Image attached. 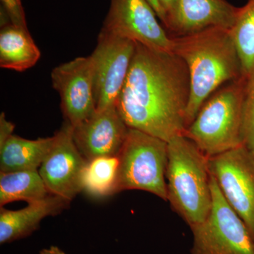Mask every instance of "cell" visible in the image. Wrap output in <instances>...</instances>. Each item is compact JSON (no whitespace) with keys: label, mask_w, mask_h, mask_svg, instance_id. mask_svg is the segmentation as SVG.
Instances as JSON below:
<instances>
[{"label":"cell","mask_w":254,"mask_h":254,"mask_svg":"<svg viewBox=\"0 0 254 254\" xmlns=\"http://www.w3.org/2000/svg\"><path fill=\"white\" fill-rule=\"evenodd\" d=\"M190 89L188 68L180 57L136 43L115 106L128 128L169 142L186 130Z\"/></svg>","instance_id":"6da1fadb"},{"label":"cell","mask_w":254,"mask_h":254,"mask_svg":"<svg viewBox=\"0 0 254 254\" xmlns=\"http://www.w3.org/2000/svg\"><path fill=\"white\" fill-rule=\"evenodd\" d=\"M173 53L188 68L190 97L186 129L205 101L225 83L243 78L242 65L231 30L210 28L173 36Z\"/></svg>","instance_id":"7a4b0ae2"},{"label":"cell","mask_w":254,"mask_h":254,"mask_svg":"<svg viewBox=\"0 0 254 254\" xmlns=\"http://www.w3.org/2000/svg\"><path fill=\"white\" fill-rule=\"evenodd\" d=\"M165 177L173 210L190 228L204 221L213 201L208 158L184 134L168 142Z\"/></svg>","instance_id":"3957f363"},{"label":"cell","mask_w":254,"mask_h":254,"mask_svg":"<svg viewBox=\"0 0 254 254\" xmlns=\"http://www.w3.org/2000/svg\"><path fill=\"white\" fill-rule=\"evenodd\" d=\"M246 79L229 82L200 108L184 135L208 158L236 148L242 143Z\"/></svg>","instance_id":"277c9868"},{"label":"cell","mask_w":254,"mask_h":254,"mask_svg":"<svg viewBox=\"0 0 254 254\" xmlns=\"http://www.w3.org/2000/svg\"><path fill=\"white\" fill-rule=\"evenodd\" d=\"M118 157L115 193L126 190H141L168 200L165 177L168 142L128 128Z\"/></svg>","instance_id":"5b68a950"},{"label":"cell","mask_w":254,"mask_h":254,"mask_svg":"<svg viewBox=\"0 0 254 254\" xmlns=\"http://www.w3.org/2000/svg\"><path fill=\"white\" fill-rule=\"evenodd\" d=\"M213 201L207 218L191 227L190 254H254V237L227 203L211 175Z\"/></svg>","instance_id":"8992f818"},{"label":"cell","mask_w":254,"mask_h":254,"mask_svg":"<svg viewBox=\"0 0 254 254\" xmlns=\"http://www.w3.org/2000/svg\"><path fill=\"white\" fill-rule=\"evenodd\" d=\"M210 173L227 203L254 237V158L243 145L208 158Z\"/></svg>","instance_id":"52a82bcc"},{"label":"cell","mask_w":254,"mask_h":254,"mask_svg":"<svg viewBox=\"0 0 254 254\" xmlns=\"http://www.w3.org/2000/svg\"><path fill=\"white\" fill-rule=\"evenodd\" d=\"M147 0H110L102 29L150 49L173 53V39Z\"/></svg>","instance_id":"ba28073f"},{"label":"cell","mask_w":254,"mask_h":254,"mask_svg":"<svg viewBox=\"0 0 254 254\" xmlns=\"http://www.w3.org/2000/svg\"><path fill=\"white\" fill-rule=\"evenodd\" d=\"M136 43L101 29L91 55L94 66L96 110L116 105L128 74Z\"/></svg>","instance_id":"9c48e42d"},{"label":"cell","mask_w":254,"mask_h":254,"mask_svg":"<svg viewBox=\"0 0 254 254\" xmlns=\"http://www.w3.org/2000/svg\"><path fill=\"white\" fill-rule=\"evenodd\" d=\"M38 173L50 194L71 201L82 192V177L88 161L75 144L73 127L65 121Z\"/></svg>","instance_id":"30bf717a"},{"label":"cell","mask_w":254,"mask_h":254,"mask_svg":"<svg viewBox=\"0 0 254 254\" xmlns=\"http://www.w3.org/2000/svg\"><path fill=\"white\" fill-rule=\"evenodd\" d=\"M53 88L61 99L65 121L76 127L96 110L94 66L91 55L79 57L53 68Z\"/></svg>","instance_id":"8fae6325"},{"label":"cell","mask_w":254,"mask_h":254,"mask_svg":"<svg viewBox=\"0 0 254 254\" xmlns=\"http://www.w3.org/2000/svg\"><path fill=\"white\" fill-rule=\"evenodd\" d=\"M128 128L116 106L95 110L91 116L73 127V138L88 161L101 157H116L126 138Z\"/></svg>","instance_id":"7c38bea8"},{"label":"cell","mask_w":254,"mask_h":254,"mask_svg":"<svg viewBox=\"0 0 254 254\" xmlns=\"http://www.w3.org/2000/svg\"><path fill=\"white\" fill-rule=\"evenodd\" d=\"M238 9L226 0H177L168 31L181 36L210 28L232 29Z\"/></svg>","instance_id":"4fadbf2b"},{"label":"cell","mask_w":254,"mask_h":254,"mask_svg":"<svg viewBox=\"0 0 254 254\" xmlns=\"http://www.w3.org/2000/svg\"><path fill=\"white\" fill-rule=\"evenodd\" d=\"M71 201L50 194L43 199L28 203L17 210L0 209V244L21 240L38 230L42 220L59 215L69 207Z\"/></svg>","instance_id":"5bb4252c"},{"label":"cell","mask_w":254,"mask_h":254,"mask_svg":"<svg viewBox=\"0 0 254 254\" xmlns=\"http://www.w3.org/2000/svg\"><path fill=\"white\" fill-rule=\"evenodd\" d=\"M55 136L29 140L12 135L0 146V173L38 171Z\"/></svg>","instance_id":"9a60e30c"},{"label":"cell","mask_w":254,"mask_h":254,"mask_svg":"<svg viewBox=\"0 0 254 254\" xmlns=\"http://www.w3.org/2000/svg\"><path fill=\"white\" fill-rule=\"evenodd\" d=\"M41 56V51L28 29L16 27L11 23L1 26V68L22 72L35 66Z\"/></svg>","instance_id":"2e32d148"},{"label":"cell","mask_w":254,"mask_h":254,"mask_svg":"<svg viewBox=\"0 0 254 254\" xmlns=\"http://www.w3.org/2000/svg\"><path fill=\"white\" fill-rule=\"evenodd\" d=\"M50 194L38 171L0 173L1 207L17 200L32 203Z\"/></svg>","instance_id":"e0dca14e"},{"label":"cell","mask_w":254,"mask_h":254,"mask_svg":"<svg viewBox=\"0 0 254 254\" xmlns=\"http://www.w3.org/2000/svg\"><path fill=\"white\" fill-rule=\"evenodd\" d=\"M118 165V156L88 161L82 177V191L94 197L115 194Z\"/></svg>","instance_id":"ac0fdd59"},{"label":"cell","mask_w":254,"mask_h":254,"mask_svg":"<svg viewBox=\"0 0 254 254\" xmlns=\"http://www.w3.org/2000/svg\"><path fill=\"white\" fill-rule=\"evenodd\" d=\"M231 33L242 65V76L247 79L254 71V0H247L239 7Z\"/></svg>","instance_id":"d6986e66"},{"label":"cell","mask_w":254,"mask_h":254,"mask_svg":"<svg viewBox=\"0 0 254 254\" xmlns=\"http://www.w3.org/2000/svg\"><path fill=\"white\" fill-rule=\"evenodd\" d=\"M242 143L254 158V71L246 79L242 121Z\"/></svg>","instance_id":"ffe728a7"},{"label":"cell","mask_w":254,"mask_h":254,"mask_svg":"<svg viewBox=\"0 0 254 254\" xmlns=\"http://www.w3.org/2000/svg\"><path fill=\"white\" fill-rule=\"evenodd\" d=\"M1 17L16 27L28 29L21 0H1Z\"/></svg>","instance_id":"44dd1931"},{"label":"cell","mask_w":254,"mask_h":254,"mask_svg":"<svg viewBox=\"0 0 254 254\" xmlns=\"http://www.w3.org/2000/svg\"><path fill=\"white\" fill-rule=\"evenodd\" d=\"M15 128L14 124L6 120L4 113L0 115V146L12 136Z\"/></svg>","instance_id":"7402d4cb"},{"label":"cell","mask_w":254,"mask_h":254,"mask_svg":"<svg viewBox=\"0 0 254 254\" xmlns=\"http://www.w3.org/2000/svg\"><path fill=\"white\" fill-rule=\"evenodd\" d=\"M166 17L165 28L168 30L176 11L177 0H159Z\"/></svg>","instance_id":"603a6c76"},{"label":"cell","mask_w":254,"mask_h":254,"mask_svg":"<svg viewBox=\"0 0 254 254\" xmlns=\"http://www.w3.org/2000/svg\"><path fill=\"white\" fill-rule=\"evenodd\" d=\"M151 5L152 7L153 8L157 16L160 20V22L163 23L164 27L165 28V24H166V17H165V13H164L163 8L160 4L159 0H147Z\"/></svg>","instance_id":"cb8c5ba5"},{"label":"cell","mask_w":254,"mask_h":254,"mask_svg":"<svg viewBox=\"0 0 254 254\" xmlns=\"http://www.w3.org/2000/svg\"><path fill=\"white\" fill-rule=\"evenodd\" d=\"M40 254H66L59 247L52 246L48 249L41 250Z\"/></svg>","instance_id":"d4e9b609"}]
</instances>
